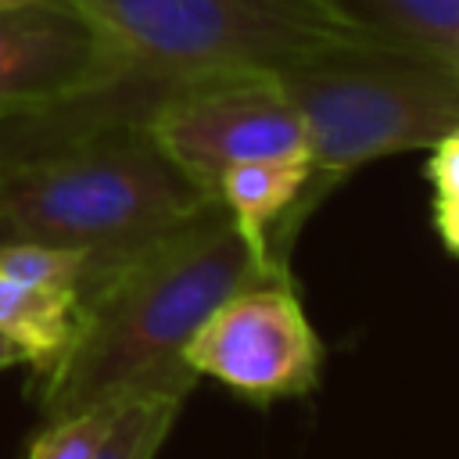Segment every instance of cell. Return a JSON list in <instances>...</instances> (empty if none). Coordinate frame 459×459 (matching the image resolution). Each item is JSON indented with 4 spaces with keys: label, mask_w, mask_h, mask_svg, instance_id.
Returning a JSON list of instances; mask_svg holds the SVG:
<instances>
[{
    "label": "cell",
    "mask_w": 459,
    "mask_h": 459,
    "mask_svg": "<svg viewBox=\"0 0 459 459\" xmlns=\"http://www.w3.org/2000/svg\"><path fill=\"white\" fill-rule=\"evenodd\" d=\"M290 269L255 247L212 201L172 233L111 262H90L75 326L57 362L32 377L47 423L133 394L186 398L197 373L183 351L237 290Z\"/></svg>",
    "instance_id": "6da1fadb"
},
{
    "label": "cell",
    "mask_w": 459,
    "mask_h": 459,
    "mask_svg": "<svg viewBox=\"0 0 459 459\" xmlns=\"http://www.w3.org/2000/svg\"><path fill=\"white\" fill-rule=\"evenodd\" d=\"M212 201L147 129L0 158V244L72 247L90 262H111Z\"/></svg>",
    "instance_id": "7a4b0ae2"
},
{
    "label": "cell",
    "mask_w": 459,
    "mask_h": 459,
    "mask_svg": "<svg viewBox=\"0 0 459 459\" xmlns=\"http://www.w3.org/2000/svg\"><path fill=\"white\" fill-rule=\"evenodd\" d=\"M100 32L111 75L165 100L226 72H276L290 61L377 43L326 0H68ZM387 47V43H384ZM97 86V82H93Z\"/></svg>",
    "instance_id": "3957f363"
},
{
    "label": "cell",
    "mask_w": 459,
    "mask_h": 459,
    "mask_svg": "<svg viewBox=\"0 0 459 459\" xmlns=\"http://www.w3.org/2000/svg\"><path fill=\"white\" fill-rule=\"evenodd\" d=\"M273 79L301 118L312 165L290 237L312 204L366 161L437 147L459 133V65L420 50L341 47L290 61Z\"/></svg>",
    "instance_id": "277c9868"
},
{
    "label": "cell",
    "mask_w": 459,
    "mask_h": 459,
    "mask_svg": "<svg viewBox=\"0 0 459 459\" xmlns=\"http://www.w3.org/2000/svg\"><path fill=\"white\" fill-rule=\"evenodd\" d=\"M147 136L212 197L219 176L233 165L308 158L301 118L273 72H226L186 82L154 108Z\"/></svg>",
    "instance_id": "5b68a950"
},
{
    "label": "cell",
    "mask_w": 459,
    "mask_h": 459,
    "mask_svg": "<svg viewBox=\"0 0 459 459\" xmlns=\"http://www.w3.org/2000/svg\"><path fill=\"white\" fill-rule=\"evenodd\" d=\"M319 337L290 276L226 298L183 351L197 377H212L251 402L305 394L319 377Z\"/></svg>",
    "instance_id": "8992f818"
},
{
    "label": "cell",
    "mask_w": 459,
    "mask_h": 459,
    "mask_svg": "<svg viewBox=\"0 0 459 459\" xmlns=\"http://www.w3.org/2000/svg\"><path fill=\"white\" fill-rule=\"evenodd\" d=\"M108 75L100 32L68 0L0 7V118L54 104Z\"/></svg>",
    "instance_id": "52a82bcc"
},
{
    "label": "cell",
    "mask_w": 459,
    "mask_h": 459,
    "mask_svg": "<svg viewBox=\"0 0 459 459\" xmlns=\"http://www.w3.org/2000/svg\"><path fill=\"white\" fill-rule=\"evenodd\" d=\"M312 179L308 158H269V161H244L219 176L215 197L233 215L240 233L269 251L273 233L280 230V219L290 215ZM287 265V262H283Z\"/></svg>",
    "instance_id": "ba28073f"
},
{
    "label": "cell",
    "mask_w": 459,
    "mask_h": 459,
    "mask_svg": "<svg viewBox=\"0 0 459 459\" xmlns=\"http://www.w3.org/2000/svg\"><path fill=\"white\" fill-rule=\"evenodd\" d=\"M75 287H50L0 273V333L22 348L32 377L47 373L65 351L75 326Z\"/></svg>",
    "instance_id": "9c48e42d"
},
{
    "label": "cell",
    "mask_w": 459,
    "mask_h": 459,
    "mask_svg": "<svg viewBox=\"0 0 459 459\" xmlns=\"http://www.w3.org/2000/svg\"><path fill=\"white\" fill-rule=\"evenodd\" d=\"M377 43L459 65V0H326Z\"/></svg>",
    "instance_id": "30bf717a"
},
{
    "label": "cell",
    "mask_w": 459,
    "mask_h": 459,
    "mask_svg": "<svg viewBox=\"0 0 459 459\" xmlns=\"http://www.w3.org/2000/svg\"><path fill=\"white\" fill-rule=\"evenodd\" d=\"M179 405L183 398H172V394L122 398L97 459H154L179 416Z\"/></svg>",
    "instance_id": "8fae6325"
},
{
    "label": "cell",
    "mask_w": 459,
    "mask_h": 459,
    "mask_svg": "<svg viewBox=\"0 0 459 459\" xmlns=\"http://www.w3.org/2000/svg\"><path fill=\"white\" fill-rule=\"evenodd\" d=\"M118 402H104L79 416L43 423V430L36 434V441L29 448V459H97V452L115 423Z\"/></svg>",
    "instance_id": "7c38bea8"
},
{
    "label": "cell",
    "mask_w": 459,
    "mask_h": 459,
    "mask_svg": "<svg viewBox=\"0 0 459 459\" xmlns=\"http://www.w3.org/2000/svg\"><path fill=\"white\" fill-rule=\"evenodd\" d=\"M427 176L434 183V222H437V233L459 255V133L434 147Z\"/></svg>",
    "instance_id": "4fadbf2b"
},
{
    "label": "cell",
    "mask_w": 459,
    "mask_h": 459,
    "mask_svg": "<svg viewBox=\"0 0 459 459\" xmlns=\"http://www.w3.org/2000/svg\"><path fill=\"white\" fill-rule=\"evenodd\" d=\"M18 362H25L22 348H18L11 337H4V333H0V369H7V366H18Z\"/></svg>",
    "instance_id": "5bb4252c"
},
{
    "label": "cell",
    "mask_w": 459,
    "mask_h": 459,
    "mask_svg": "<svg viewBox=\"0 0 459 459\" xmlns=\"http://www.w3.org/2000/svg\"><path fill=\"white\" fill-rule=\"evenodd\" d=\"M7 4H25V0H0V7H7Z\"/></svg>",
    "instance_id": "9a60e30c"
}]
</instances>
